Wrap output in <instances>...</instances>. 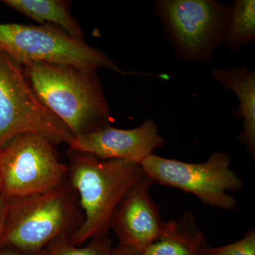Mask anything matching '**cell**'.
Wrapping results in <instances>:
<instances>
[{
	"instance_id": "cell-12",
	"label": "cell",
	"mask_w": 255,
	"mask_h": 255,
	"mask_svg": "<svg viewBox=\"0 0 255 255\" xmlns=\"http://www.w3.org/2000/svg\"><path fill=\"white\" fill-rule=\"evenodd\" d=\"M206 238L191 213H184L177 221L166 223L157 241L142 255H207Z\"/></svg>"
},
{
	"instance_id": "cell-5",
	"label": "cell",
	"mask_w": 255,
	"mask_h": 255,
	"mask_svg": "<svg viewBox=\"0 0 255 255\" xmlns=\"http://www.w3.org/2000/svg\"><path fill=\"white\" fill-rule=\"evenodd\" d=\"M0 50L22 64L42 62L82 70L105 68L123 75H145L119 68L102 50L75 39L54 25L0 23Z\"/></svg>"
},
{
	"instance_id": "cell-1",
	"label": "cell",
	"mask_w": 255,
	"mask_h": 255,
	"mask_svg": "<svg viewBox=\"0 0 255 255\" xmlns=\"http://www.w3.org/2000/svg\"><path fill=\"white\" fill-rule=\"evenodd\" d=\"M21 65L37 98L74 137L110 125V108L97 70L42 62Z\"/></svg>"
},
{
	"instance_id": "cell-11",
	"label": "cell",
	"mask_w": 255,
	"mask_h": 255,
	"mask_svg": "<svg viewBox=\"0 0 255 255\" xmlns=\"http://www.w3.org/2000/svg\"><path fill=\"white\" fill-rule=\"evenodd\" d=\"M213 78L237 97L239 106L233 112L235 117L243 120V130L238 140L255 158V72L246 66L215 68Z\"/></svg>"
},
{
	"instance_id": "cell-6",
	"label": "cell",
	"mask_w": 255,
	"mask_h": 255,
	"mask_svg": "<svg viewBox=\"0 0 255 255\" xmlns=\"http://www.w3.org/2000/svg\"><path fill=\"white\" fill-rule=\"evenodd\" d=\"M28 132L43 135L55 145H68L74 137L32 91L22 65L0 50V148Z\"/></svg>"
},
{
	"instance_id": "cell-7",
	"label": "cell",
	"mask_w": 255,
	"mask_h": 255,
	"mask_svg": "<svg viewBox=\"0 0 255 255\" xmlns=\"http://www.w3.org/2000/svg\"><path fill=\"white\" fill-rule=\"evenodd\" d=\"M231 164V156L222 150L214 152L202 163H189L152 153L140 166L154 182L191 193L206 205L231 211L238 202L228 192L241 190L243 182Z\"/></svg>"
},
{
	"instance_id": "cell-13",
	"label": "cell",
	"mask_w": 255,
	"mask_h": 255,
	"mask_svg": "<svg viewBox=\"0 0 255 255\" xmlns=\"http://www.w3.org/2000/svg\"><path fill=\"white\" fill-rule=\"evenodd\" d=\"M5 4L41 24L53 23L69 36L84 41L85 33L72 14L68 0H4Z\"/></svg>"
},
{
	"instance_id": "cell-14",
	"label": "cell",
	"mask_w": 255,
	"mask_h": 255,
	"mask_svg": "<svg viewBox=\"0 0 255 255\" xmlns=\"http://www.w3.org/2000/svg\"><path fill=\"white\" fill-rule=\"evenodd\" d=\"M255 41V0H235L229 6V16L222 44L234 52Z\"/></svg>"
},
{
	"instance_id": "cell-18",
	"label": "cell",
	"mask_w": 255,
	"mask_h": 255,
	"mask_svg": "<svg viewBox=\"0 0 255 255\" xmlns=\"http://www.w3.org/2000/svg\"><path fill=\"white\" fill-rule=\"evenodd\" d=\"M113 255H142V253L128 247L119 245L113 248Z\"/></svg>"
},
{
	"instance_id": "cell-4",
	"label": "cell",
	"mask_w": 255,
	"mask_h": 255,
	"mask_svg": "<svg viewBox=\"0 0 255 255\" xmlns=\"http://www.w3.org/2000/svg\"><path fill=\"white\" fill-rule=\"evenodd\" d=\"M156 17L179 58L192 63H209L222 44L229 6L214 0H157Z\"/></svg>"
},
{
	"instance_id": "cell-15",
	"label": "cell",
	"mask_w": 255,
	"mask_h": 255,
	"mask_svg": "<svg viewBox=\"0 0 255 255\" xmlns=\"http://www.w3.org/2000/svg\"><path fill=\"white\" fill-rule=\"evenodd\" d=\"M113 247L110 237L95 238L85 246H75L69 236L55 238L43 250V255H113Z\"/></svg>"
},
{
	"instance_id": "cell-8",
	"label": "cell",
	"mask_w": 255,
	"mask_h": 255,
	"mask_svg": "<svg viewBox=\"0 0 255 255\" xmlns=\"http://www.w3.org/2000/svg\"><path fill=\"white\" fill-rule=\"evenodd\" d=\"M55 144L37 133L21 134L0 148L1 193L7 199L52 190L68 179V164Z\"/></svg>"
},
{
	"instance_id": "cell-16",
	"label": "cell",
	"mask_w": 255,
	"mask_h": 255,
	"mask_svg": "<svg viewBox=\"0 0 255 255\" xmlns=\"http://www.w3.org/2000/svg\"><path fill=\"white\" fill-rule=\"evenodd\" d=\"M207 255H255V231L251 230L237 242L227 246L208 247Z\"/></svg>"
},
{
	"instance_id": "cell-2",
	"label": "cell",
	"mask_w": 255,
	"mask_h": 255,
	"mask_svg": "<svg viewBox=\"0 0 255 255\" xmlns=\"http://www.w3.org/2000/svg\"><path fill=\"white\" fill-rule=\"evenodd\" d=\"M68 180L78 194L83 221L70 238L75 246L108 237L116 208L144 176L140 164L124 159H101L68 149Z\"/></svg>"
},
{
	"instance_id": "cell-9",
	"label": "cell",
	"mask_w": 255,
	"mask_h": 255,
	"mask_svg": "<svg viewBox=\"0 0 255 255\" xmlns=\"http://www.w3.org/2000/svg\"><path fill=\"white\" fill-rule=\"evenodd\" d=\"M154 181L145 174L128 191L116 208L110 223L119 245L142 253L159 239L166 222L149 190Z\"/></svg>"
},
{
	"instance_id": "cell-20",
	"label": "cell",
	"mask_w": 255,
	"mask_h": 255,
	"mask_svg": "<svg viewBox=\"0 0 255 255\" xmlns=\"http://www.w3.org/2000/svg\"><path fill=\"white\" fill-rule=\"evenodd\" d=\"M1 189H2V187H1V175H0V193H1Z\"/></svg>"
},
{
	"instance_id": "cell-3",
	"label": "cell",
	"mask_w": 255,
	"mask_h": 255,
	"mask_svg": "<svg viewBox=\"0 0 255 255\" xmlns=\"http://www.w3.org/2000/svg\"><path fill=\"white\" fill-rule=\"evenodd\" d=\"M8 201L1 248L24 254L43 251L63 235L70 238L83 221L78 194L68 179L47 192Z\"/></svg>"
},
{
	"instance_id": "cell-10",
	"label": "cell",
	"mask_w": 255,
	"mask_h": 255,
	"mask_svg": "<svg viewBox=\"0 0 255 255\" xmlns=\"http://www.w3.org/2000/svg\"><path fill=\"white\" fill-rule=\"evenodd\" d=\"M155 121L147 119L135 128H117L109 125L75 136L68 149L87 152L101 159H124L140 164L155 149L163 145Z\"/></svg>"
},
{
	"instance_id": "cell-19",
	"label": "cell",
	"mask_w": 255,
	"mask_h": 255,
	"mask_svg": "<svg viewBox=\"0 0 255 255\" xmlns=\"http://www.w3.org/2000/svg\"><path fill=\"white\" fill-rule=\"evenodd\" d=\"M0 255H43V251L39 252V253H33V254H24V253H19L14 250L6 248V249L0 251Z\"/></svg>"
},
{
	"instance_id": "cell-17",
	"label": "cell",
	"mask_w": 255,
	"mask_h": 255,
	"mask_svg": "<svg viewBox=\"0 0 255 255\" xmlns=\"http://www.w3.org/2000/svg\"><path fill=\"white\" fill-rule=\"evenodd\" d=\"M8 206H9V201L7 198L2 193H0V248H1L5 224H6Z\"/></svg>"
}]
</instances>
